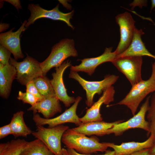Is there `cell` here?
<instances>
[{
	"label": "cell",
	"mask_w": 155,
	"mask_h": 155,
	"mask_svg": "<svg viewBox=\"0 0 155 155\" xmlns=\"http://www.w3.org/2000/svg\"><path fill=\"white\" fill-rule=\"evenodd\" d=\"M150 148H147L129 154L124 155H152L150 152Z\"/></svg>",
	"instance_id": "32"
},
{
	"label": "cell",
	"mask_w": 155,
	"mask_h": 155,
	"mask_svg": "<svg viewBox=\"0 0 155 155\" xmlns=\"http://www.w3.org/2000/svg\"><path fill=\"white\" fill-rule=\"evenodd\" d=\"M71 66L70 61L67 60L64 61L60 66L55 68V72L52 73L53 78L51 80L56 95L67 107H69L75 100L74 97L69 96L67 94L63 80V75L65 70Z\"/></svg>",
	"instance_id": "12"
},
{
	"label": "cell",
	"mask_w": 155,
	"mask_h": 155,
	"mask_svg": "<svg viewBox=\"0 0 155 155\" xmlns=\"http://www.w3.org/2000/svg\"><path fill=\"white\" fill-rule=\"evenodd\" d=\"M123 121L121 120L109 123L101 121L82 123L80 126L72 129L77 132L88 136H102L105 135L106 131L115 125Z\"/></svg>",
	"instance_id": "18"
},
{
	"label": "cell",
	"mask_w": 155,
	"mask_h": 155,
	"mask_svg": "<svg viewBox=\"0 0 155 155\" xmlns=\"http://www.w3.org/2000/svg\"><path fill=\"white\" fill-rule=\"evenodd\" d=\"M24 111H20L13 114L9 123L13 135L15 138L19 136L27 137L32 131L26 124Z\"/></svg>",
	"instance_id": "21"
},
{
	"label": "cell",
	"mask_w": 155,
	"mask_h": 155,
	"mask_svg": "<svg viewBox=\"0 0 155 155\" xmlns=\"http://www.w3.org/2000/svg\"><path fill=\"white\" fill-rule=\"evenodd\" d=\"M25 20L20 28L16 32L12 31L13 29L0 34V43L12 53L14 59L17 60L24 57L20 46V36L21 33L26 30Z\"/></svg>",
	"instance_id": "14"
},
{
	"label": "cell",
	"mask_w": 155,
	"mask_h": 155,
	"mask_svg": "<svg viewBox=\"0 0 155 155\" xmlns=\"http://www.w3.org/2000/svg\"><path fill=\"white\" fill-rule=\"evenodd\" d=\"M151 2V7L150 8V11L155 7V0H152Z\"/></svg>",
	"instance_id": "36"
},
{
	"label": "cell",
	"mask_w": 155,
	"mask_h": 155,
	"mask_svg": "<svg viewBox=\"0 0 155 155\" xmlns=\"http://www.w3.org/2000/svg\"><path fill=\"white\" fill-rule=\"evenodd\" d=\"M20 155H55L38 139L28 142Z\"/></svg>",
	"instance_id": "23"
},
{
	"label": "cell",
	"mask_w": 155,
	"mask_h": 155,
	"mask_svg": "<svg viewBox=\"0 0 155 155\" xmlns=\"http://www.w3.org/2000/svg\"><path fill=\"white\" fill-rule=\"evenodd\" d=\"M144 34L141 29L135 28L131 42L128 47L123 52L117 55L116 58L124 57L147 56L155 59L153 55L146 48L141 36Z\"/></svg>",
	"instance_id": "17"
},
{
	"label": "cell",
	"mask_w": 155,
	"mask_h": 155,
	"mask_svg": "<svg viewBox=\"0 0 155 155\" xmlns=\"http://www.w3.org/2000/svg\"><path fill=\"white\" fill-rule=\"evenodd\" d=\"M103 92L98 100L86 110L85 115L80 118L82 123L102 120L103 118L100 113L101 106L103 104L108 105L113 101L115 90L114 87L112 86Z\"/></svg>",
	"instance_id": "15"
},
{
	"label": "cell",
	"mask_w": 155,
	"mask_h": 155,
	"mask_svg": "<svg viewBox=\"0 0 155 155\" xmlns=\"http://www.w3.org/2000/svg\"><path fill=\"white\" fill-rule=\"evenodd\" d=\"M142 62V57L129 56L116 58L111 63L125 76L132 86L143 80Z\"/></svg>",
	"instance_id": "8"
},
{
	"label": "cell",
	"mask_w": 155,
	"mask_h": 155,
	"mask_svg": "<svg viewBox=\"0 0 155 155\" xmlns=\"http://www.w3.org/2000/svg\"><path fill=\"white\" fill-rule=\"evenodd\" d=\"M147 117L150 126V135L155 142V92L151 96Z\"/></svg>",
	"instance_id": "25"
},
{
	"label": "cell",
	"mask_w": 155,
	"mask_h": 155,
	"mask_svg": "<svg viewBox=\"0 0 155 155\" xmlns=\"http://www.w3.org/2000/svg\"><path fill=\"white\" fill-rule=\"evenodd\" d=\"M147 0H134L129 5L132 7V9H133L136 6H139L142 8L143 6H147Z\"/></svg>",
	"instance_id": "31"
},
{
	"label": "cell",
	"mask_w": 155,
	"mask_h": 155,
	"mask_svg": "<svg viewBox=\"0 0 155 155\" xmlns=\"http://www.w3.org/2000/svg\"><path fill=\"white\" fill-rule=\"evenodd\" d=\"M82 98L78 96L75 102L69 108L60 115L52 118L46 119L41 117L36 113H34L32 119L36 126L48 125L49 127H53L64 123H70L75 124L77 127L82 123L76 113L79 103Z\"/></svg>",
	"instance_id": "9"
},
{
	"label": "cell",
	"mask_w": 155,
	"mask_h": 155,
	"mask_svg": "<svg viewBox=\"0 0 155 155\" xmlns=\"http://www.w3.org/2000/svg\"><path fill=\"white\" fill-rule=\"evenodd\" d=\"M16 75V69L10 63L5 65L0 63V95L3 98H8Z\"/></svg>",
	"instance_id": "20"
},
{
	"label": "cell",
	"mask_w": 155,
	"mask_h": 155,
	"mask_svg": "<svg viewBox=\"0 0 155 155\" xmlns=\"http://www.w3.org/2000/svg\"><path fill=\"white\" fill-rule=\"evenodd\" d=\"M59 4H58L52 9L47 10L42 8L38 4H29L28 8L30 12L31 15L25 25V27H28L38 19L45 18L63 21L69 26L74 29L73 26L70 22V19L72 18L74 11L64 13L59 10Z\"/></svg>",
	"instance_id": "10"
},
{
	"label": "cell",
	"mask_w": 155,
	"mask_h": 155,
	"mask_svg": "<svg viewBox=\"0 0 155 155\" xmlns=\"http://www.w3.org/2000/svg\"><path fill=\"white\" fill-rule=\"evenodd\" d=\"M155 92V62L152 64L150 76L146 80H142L132 86L125 97L116 104L126 106L134 115L138 106L150 93Z\"/></svg>",
	"instance_id": "2"
},
{
	"label": "cell",
	"mask_w": 155,
	"mask_h": 155,
	"mask_svg": "<svg viewBox=\"0 0 155 155\" xmlns=\"http://www.w3.org/2000/svg\"><path fill=\"white\" fill-rule=\"evenodd\" d=\"M4 26V27L2 29H0V32L4 30H5L8 28L9 27L8 25V24H3Z\"/></svg>",
	"instance_id": "37"
},
{
	"label": "cell",
	"mask_w": 155,
	"mask_h": 155,
	"mask_svg": "<svg viewBox=\"0 0 155 155\" xmlns=\"http://www.w3.org/2000/svg\"><path fill=\"white\" fill-rule=\"evenodd\" d=\"M150 152L152 155H155V142L154 143L150 149Z\"/></svg>",
	"instance_id": "34"
},
{
	"label": "cell",
	"mask_w": 155,
	"mask_h": 155,
	"mask_svg": "<svg viewBox=\"0 0 155 155\" xmlns=\"http://www.w3.org/2000/svg\"><path fill=\"white\" fill-rule=\"evenodd\" d=\"M17 99L22 101L24 103L30 104L31 106L34 105L40 101L38 98L30 93L26 92H23L20 91L19 92Z\"/></svg>",
	"instance_id": "26"
},
{
	"label": "cell",
	"mask_w": 155,
	"mask_h": 155,
	"mask_svg": "<svg viewBox=\"0 0 155 155\" xmlns=\"http://www.w3.org/2000/svg\"><path fill=\"white\" fill-rule=\"evenodd\" d=\"M60 100L56 95L44 98L27 109L28 111L41 113L43 117L51 118L55 115L62 111Z\"/></svg>",
	"instance_id": "16"
},
{
	"label": "cell",
	"mask_w": 155,
	"mask_h": 155,
	"mask_svg": "<svg viewBox=\"0 0 155 155\" xmlns=\"http://www.w3.org/2000/svg\"><path fill=\"white\" fill-rule=\"evenodd\" d=\"M112 49L111 47L106 48L103 53L99 56L79 60L81 61L80 64L77 65H71L70 69L77 72H84L91 76L99 65L106 62H112L116 58L117 55L115 51L112 52Z\"/></svg>",
	"instance_id": "13"
},
{
	"label": "cell",
	"mask_w": 155,
	"mask_h": 155,
	"mask_svg": "<svg viewBox=\"0 0 155 155\" xmlns=\"http://www.w3.org/2000/svg\"><path fill=\"white\" fill-rule=\"evenodd\" d=\"M78 56L73 39L65 38L61 40L54 45L48 57L40 63L43 76H45L52 68L60 66L68 58Z\"/></svg>",
	"instance_id": "3"
},
{
	"label": "cell",
	"mask_w": 155,
	"mask_h": 155,
	"mask_svg": "<svg viewBox=\"0 0 155 155\" xmlns=\"http://www.w3.org/2000/svg\"><path fill=\"white\" fill-rule=\"evenodd\" d=\"M115 20L119 26L120 34V40L115 51L117 56L123 52L129 46L136 28L135 21L128 12L118 14L115 17Z\"/></svg>",
	"instance_id": "11"
},
{
	"label": "cell",
	"mask_w": 155,
	"mask_h": 155,
	"mask_svg": "<svg viewBox=\"0 0 155 155\" xmlns=\"http://www.w3.org/2000/svg\"><path fill=\"white\" fill-rule=\"evenodd\" d=\"M28 142L18 138L0 144V155H20Z\"/></svg>",
	"instance_id": "22"
},
{
	"label": "cell",
	"mask_w": 155,
	"mask_h": 155,
	"mask_svg": "<svg viewBox=\"0 0 155 155\" xmlns=\"http://www.w3.org/2000/svg\"><path fill=\"white\" fill-rule=\"evenodd\" d=\"M104 142L108 147L114 150L115 155L129 154L143 149L150 148L154 143L153 138L150 135L147 140L142 142L133 141L123 142L119 145L113 143Z\"/></svg>",
	"instance_id": "19"
},
{
	"label": "cell",
	"mask_w": 155,
	"mask_h": 155,
	"mask_svg": "<svg viewBox=\"0 0 155 155\" xmlns=\"http://www.w3.org/2000/svg\"><path fill=\"white\" fill-rule=\"evenodd\" d=\"M61 142L67 148L72 149L82 154H92L97 152H105L108 147L100 143L95 136L88 137L82 133L69 128L64 133Z\"/></svg>",
	"instance_id": "1"
},
{
	"label": "cell",
	"mask_w": 155,
	"mask_h": 155,
	"mask_svg": "<svg viewBox=\"0 0 155 155\" xmlns=\"http://www.w3.org/2000/svg\"><path fill=\"white\" fill-rule=\"evenodd\" d=\"M26 92H29L34 95L38 98L39 101L42 100L44 98L41 95L38 90L34 85L33 81H31L28 83L26 85Z\"/></svg>",
	"instance_id": "28"
},
{
	"label": "cell",
	"mask_w": 155,
	"mask_h": 155,
	"mask_svg": "<svg viewBox=\"0 0 155 155\" xmlns=\"http://www.w3.org/2000/svg\"><path fill=\"white\" fill-rule=\"evenodd\" d=\"M62 155H71L67 149L62 148Z\"/></svg>",
	"instance_id": "35"
},
{
	"label": "cell",
	"mask_w": 155,
	"mask_h": 155,
	"mask_svg": "<svg viewBox=\"0 0 155 155\" xmlns=\"http://www.w3.org/2000/svg\"></svg>",
	"instance_id": "38"
},
{
	"label": "cell",
	"mask_w": 155,
	"mask_h": 155,
	"mask_svg": "<svg viewBox=\"0 0 155 155\" xmlns=\"http://www.w3.org/2000/svg\"><path fill=\"white\" fill-rule=\"evenodd\" d=\"M5 1L11 4L18 9L22 8L19 0H5Z\"/></svg>",
	"instance_id": "33"
},
{
	"label": "cell",
	"mask_w": 155,
	"mask_h": 155,
	"mask_svg": "<svg viewBox=\"0 0 155 155\" xmlns=\"http://www.w3.org/2000/svg\"><path fill=\"white\" fill-rule=\"evenodd\" d=\"M69 128V126L63 124L48 128L38 126L32 134L42 142L55 155H62V138L64 132Z\"/></svg>",
	"instance_id": "4"
},
{
	"label": "cell",
	"mask_w": 155,
	"mask_h": 155,
	"mask_svg": "<svg viewBox=\"0 0 155 155\" xmlns=\"http://www.w3.org/2000/svg\"><path fill=\"white\" fill-rule=\"evenodd\" d=\"M11 53L2 45H0V63L5 65L9 63Z\"/></svg>",
	"instance_id": "27"
},
{
	"label": "cell",
	"mask_w": 155,
	"mask_h": 155,
	"mask_svg": "<svg viewBox=\"0 0 155 155\" xmlns=\"http://www.w3.org/2000/svg\"><path fill=\"white\" fill-rule=\"evenodd\" d=\"M33 81L39 92L44 98L56 95L51 80L46 77H39Z\"/></svg>",
	"instance_id": "24"
},
{
	"label": "cell",
	"mask_w": 155,
	"mask_h": 155,
	"mask_svg": "<svg viewBox=\"0 0 155 155\" xmlns=\"http://www.w3.org/2000/svg\"><path fill=\"white\" fill-rule=\"evenodd\" d=\"M69 77L76 80L86 92V105L90 107L94 103L95 94H100L107 88L112 86L118 80L119 76L115 75H107L100 81H90L81 77L77 72L70 71Z\"/></svg>",
	"instance_id": "5"
},
{
	"label": "cell",
	"mask_w": 155,
	"mask_h": 155,
	"mask_svg": "<svg viewBox=\"0 0 155 155\" xmlns=\"http://www.w3.org/2000/svg\"><path fill=\"white\" fill-rule=\"evenodd\" d=\"M151 96H148L140 107L138 112L131 118L125 122L117 123L108 129L105 135L113 133L116 136L120 135L126 131L131 129L140 128L147 132L148 136L150 132L149 124L145 119L150 103Z\"/></svg>",
	"instance_id": "6"
},
{
	"label": "cell",
	"mask_w": 155,
	"mask_h": 155,
	"mask_svg": "<svg viewBox=\"0 0 155 155\" xmlns=\"http://www.w3.org/2000/svg\"><path fill=\"white\" fill-rule=\"evenodd\" d=\"M9 63L16 68V80L22 85L26 86L28 83L34 79L44 76L40 63L28 55L20 62L11 58Z\"/></svg>",
	"instance_id": "7"
},
{
	"label": "cell",
	"mask_w": 155,
	"mask_h": 155,
	"mask_svg": "<svg viewBox=\"0 0 155 155\" xmlns=\"http://www.w3.org/2000/svg\"><path fill=\"white\" fill-rule=\"evenodd\" d=\"M12 134V131L9 123L0 127V139Z\"/></svg>",
	"instance_id": "29"
},
{
	"label": "cell",
	"mask_w": 155,
	"mask_h": 155,
	"mask_svg": "<svg viewBox=\"0 0 155 155\" xmlns=\"http://www.w3.org/2000/svg\"><path fill=\"white\" fill-rule=\"evenodd\" d=\"M67 149L71 155H115V152L114 150L111 151L110 150H107L105 153L103 154L92 155L80 154L72 149L67 148Z\"/></svg>",
	"instance_id": "30"
}]
</instances>
